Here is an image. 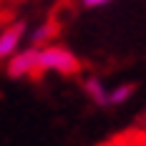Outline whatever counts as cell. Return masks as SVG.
I'll return each mask as SVG.
<instances>
[{
	"instance_id": "cell-1",
	"label": "cell",
	"mask_w": 146,
	"mask_h": 146,
	"mask_svg": "<svg viewBox=\"0 0 146 146\" xmlns=\"http://www.w3.org/2000/svg\"><path fill=\"white\" fill-rule=\"evenodd\" d=\"M38 73H56V76H78L81 58L63 43L38 45Z\"/></svg>"
},
{
	"instance_id": "cell-2",
	"label": "cell",
	"mask_w": 146,
	"mask_h": 146,
	"mask_svg": "<svg viewBox=\"0 0 146 146\" xmlns=\"http://www.w3.org/2000/svg\"><path fill=\"white\" fill-rule=\"evenodd\" d=\"M28 45V25L23 20H10L0 25V60H10Z\"/></svg>"
},
{
	"instance_id": "cell-3",
	"label": "cell",
	"mask_w": 146,
	"mask_h": 146,
	"mask_svg": "<svg viewBox=\"0 0 146 146\" xmlns=\"http://www.w3.org/2000/svg\"><path fill=\"white\" fill-rule=\"evenodd\" d=\"M5 71L10 78H38V45H25L20 53L5 60Z\"/></svg>"
},
{
	"instance_id": "cell-4",
	"label": "cell",
	"mask_w": 146,
	"mask_h": 146,
	"mask_svg": "<svg viewBox=\"0 0 146 146\" xmlns=\"http://www.w3.org/2000/svg\"><path fill=\"white\" fill-rule=\"evenodd\" d=\"M83 93H86V98L96 103V106H103V108H108V93H111V86L98 78V76H86L83 78Z\"/></svg>"
},
{
	"instance_id": "cell-5",
	"label": "cell",
	"mask_w": 146,
	"mask_h": 146,
	"mask_svg": "<svg viewBox=\"0 0 146 146\" xmlns=\"http://www.w3.org/2000/svg\"><path fill=\"white\" fill-rule=\"evenodd\" d=\"M56 33H58V25H56L53 20H43V23L28 28V45H48V43H53Z\"/></svg>"
},
{
	"instance_id": "cell-6",
	"label": "cell",
	"mask_w": 146,
	"mask_h": 146,
	"mask_svg": "<svg viewBox=\"0 0 146 146\" xmlns=\"http://www.w3.org/2000/svg\"><path fill=\"white\" fill-rule=\"evenodd\" d=\"M121 141H123V146H146V116L141 118Z\"/></svg>"
},
{
	"instance_id": "cell-7",
	"label": "cell",
	"mask_w": 146,
	"mask_h": 146,
	"mask_svg": "<svg viewBox=\"0 0 146 146\" xmlns=\"http://www.w3.org/2000/svg\"><path fill=\"white\" fill-rule=\"evenodd\" d=\"M113 0H81V5L83 8H91V10H96V8H106V5H111Z\"/></svg>"
},
{
	"instance_id": "cell-8",
	"label": "cell",
	"mask_w": 146,
	"mask_h": 146,
	"mask_svg": "<svg viewBox=\"0 0 146 146\" xmlns=\"http://www.w3.org/2000/svg\"><path fill=\"white\" fill-rule=\"evenodd\" d=\"M108 146H121V141H113V144H108Z\"/></svg>"
},
{
	"instance_id": "cell-9",
	"label": "cell",
	"mask_w": 146,
	"mask_h": 146,
	"mask_svg": "<svg viewBox=\"0 0 146 146\" xmlns=\"http://www.w3.org/2000/svg\"><path fill=\"white\" fill-rule=\"evenodd\" d=\"M118 141H121V139H118ZM121 146H123V141H121Z\"/></svg>"
}]
</instances>
